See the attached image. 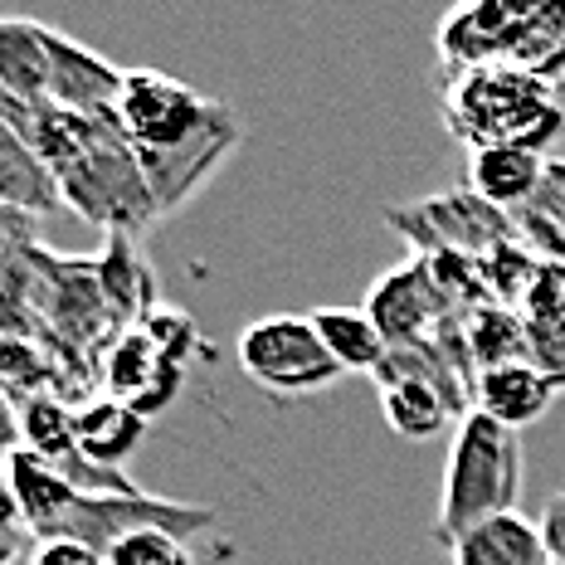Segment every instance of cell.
I'll return each mask as SVG.
<instances>
[{
	"instance_id": "cell-1",
	"label": "cell",
	"mask_w": 565,
	"mask_h": 565,
	"mask_svg": "<svg viewBox=\"0 0 565 565\" xmlns=\"http://www.w3.org/2000/svg\"><path fill=\"white\" fill-rule=\"evenodd\" d=\"M117 127L137 151L161 215L181 210L215 181V171L239 151L244 122L220 98H205L191 84L157 68H127Z\"/></svg>"
},
{
	"instance_id": "cell-2",
	"label": "cell",
	"mask_w": 565,
	"mask_h": 565,
	"mask_svg": "<svg viewBox=\"0 0 565 565\" xmlns=\"http://www.w3.org/2000/svg\"><path fill=\"white\" fill-rule=\"evenodd\" d=\"M444 117L449 132L468 147H532L541 151L561 132L565 108L556 84L526 74L516 64L449 68L444 84Z\"/></svg>"
},
{
	"instance_id": "cell-3",
	"label": "cell",
	"mask_w": 565,
	"mask_h": 565,
	"mask_svg": "<svg viewBox=\"0 0 565 565\" xmlns=\"http://www.w3.org/2000/svg\"><path fill=\"white\" fill-rule=\"evenodd\" d=\"M516 492H522V434L488 419L482 409H468L454 424L439 516H434V541L454 546L478 522L516 512Z\"/></svg>"
},
{
	"instance_id": "cell-4",
	"label": "cell",
	"mask_w": 565,
	"mask_h": 565,
	"mask_svg": "<svg viewBox=\"0 0 565 565\" xmlns=\"http://www.w3.org/2000/svg\"><path fill=\"white\" fill-rule=\"evenodd\" d=\"M58 191H64V205L78 210L88 225H98L108 234H127V239H137L141 230H151L161 220L151 181L141 171L137 151L127 147L122 127L103 132L84 157L68 161L58 171Z\"/></svg>"
},
{
	"instance_id": "cell-5",
	"label": "cell",
	"mask_w": 565,
	"mask_h": 565,
	"mask_svg": "<svg viewBox=\"0 0 565 565\" xmlns=\"http://www.w3.org/2000/svg\"><path fill=\"white\" fill-rule=\"evenodd\" d=\"M234 361H239V371L249 375L258 391H268L278 399L317 395L347 375L337 366L332 351H327V341L317 337L308 312H268L258 322H249Z\"/></svg>"
},
{
	"instance_id": "cell-6",
	"label": "cell",
	"mask_w": 565,
	"mask_h": 565,
	"mask_svg": "<svg viewBox=\"0 0 565 565\" xmlns=\"http://www.w3.org/2000/svg\"><path fill=\"white\" fill-rule=\"evenodd\" d=\"M395 230L409 234V244H429V254H468L482 258L492 254L502 239H508V220L502 210H492L488 200L468 195H439V200H419L409 210H395L385 215Z\"/></svg>"
},
{
	"instance_id": "cell-7",
	"label": "cell",
	"mask_w": 565,
	"mask_h": 565,
	"mask_svg": "<svg viewBox=\"0 0 565 565\" xmlns=\"http://www.w3.org/2000/svg\"><path fill=\"white\" fill-rule=\"evenodd\" d=\"M449 292L439 288V278L429 274V264L415 258L405 268H391L381 274V282L371 288L366 298V312L375 317V327L385 332L391 347H409V341H429L434 337V322H444L449 312Z\"/></svg>"
},
{
	"instance_id": "cell-8",
	"label": "cell",
	"mask_w": 565,
	"mask_h": 565,
	"mask_svg": "<svg viewBox=\"0 0 565 565\" xmlns=\"http://www.w3.org/2000/svg\"><path fill=\"white\" fill-rule=\"evenodd\" d=\"M103 381H108L113 399H122V405H132L151 419L181 391V361H171L167 351L151 341L147 327H132V332L117 337L113 351L103 356Z\"/></svg>"
},
{
	"instance_id": "cell-9",
	"label": "cell",
	"mask_w": 565,
	"mask_h": 565,
	"mask_svg": "<svg viewBox=\"0 0 565 565\" xmlns=\"http://www.w3.org/2000/svg\"><path fill=\"white\" fill-rule=\"evenodd\" d=\"M84 492L74 488V478L54 463V458L25 449V444H10L6 454V502L25 516V526L34 536H54V526L74 512V502Z\"/></svg>"
},
{
	"instance_id": "cell-10",
	"label": "cell",
	"mask_w": 565,
	"mask_h": 565,
	"mask_svg": "<svg viewBox=\"0 0 565 565\" xmlns=\"http://www.w3.org/2000/svg\"><path fill=\"white\" fill-rule=\"evenodd\" d=\"M122 68H113L103 54H93L88 44L68 40V34L54 30V74H50V103L68 113H117V98H122Z\"/></svg>"
},
{
	"instance_id": "cell-11",
	"label": "cell",
	"mask_w": 565,
	"mask_h": 565,
	"mask_svg": "<svg viewBox=\"0 0 565 565\" xmlns=\"http://www.w3.org/2000/svg\"><path fill=\"white\" fill-rule=\"evenodd\" d=\"M556 381L536 366V361H508L478 375L473 385V409L488 419L508 424V429H526V424L546 419V409L556 405Z\"/></svg>"
},
{
	"instance_id": "cell-12",
	"label": "cell",
	"mask_w": 565,
	"mask_h": 565,
	"mask_svg": "<svg viewBox=\"0 0 565 565\" xmlns=\"http://www.w3.org/2000/svg\"><path fill=\"white\" fill-rule=\"evenodd\" d=\"M54 30L25 15L0 20V88L20 103H50Z\"/></svg>"
},
{
	"instance_id": "cell-13",
	"label": "cell",
	"mask_w": 565,
	"mask_h": 565,
	"mask_svg": "<svg viewBox=\"0 0 565 565\" xmlns=\"http://www.w3.org/2000/svg\"><path fill=\"white\" fill-rule=\"evenodd\" d=\"M541 181H546V161L532 147H478L468 161V191L488 200L502 215H516L522 205H532Z\"/></svg>"
},
{
	"instance_id": "cell-14",
	"label": "cell",
	"mask_w": 565,
	"mask_h": 565,
	"mask_svg": "<svg viewBox=\"0 0 565 565\" xmlns=\"http://www.w3.org/2000/svg\"><path fill=\"white\" fill-rule=\"evenodd\" d=\"M454 565H551L546 541H541V522L522 512H502L492 522H478L449 546Z\"/></svg>"
},
{
	"instance_id": "cell-15",
	"label": "cell",
	"mask_w": 565,
	"mask_h": 565,
	"mask_svg": "<svg viewBox=\"0 0 565 565\" xmlns=\"http://www.w3.org/2000/svg\"><path fill=\"white\" fill-rule=\"evenodd\" d=\"M0 200L10 210H25V215H54L64 205L54 167L30 147L25 137H15L10 127H0Z\"/></svg>"
},
{
	"instance_id": "cell-16",
	"label": "cell",
	"mask_w": 565,
	"mask_h": 565,
	"mask_svg": "<svg viewBox=\"0 0 565 565\" xmlns=\"http://www.w3.org/2000/svg\"><path fill=\"white\" fill-rule=\"evenodd\" d=\"M147 439V415L122 399L103 395V399H88L78 405V454L88 463H103V468H122L127 458L141 449Z\"/></svg>"
},
{
	"instance_id": "cell-17",
	"label": "cell",
	"mask_w": 565,
	"mask_h": 565,
	"mask_svg": "<svg viewBox=\"0 0 565 565\" xmlns=\"http://www.w3.org/2000/svg\"><path fill=\"white\" fill-rule=\"evenodd\" d=\"M312 327L327 341V351L337 356L341 371H366L375 375L381 361L391 356V341L375 327V317L366 308H312Z\"/></svg>"
},
{
	"instance_id": "cell-18",
	"label": "cell",
	"mask_w": 565,
	"mask_h": 565,
	"mask_svg": "<svg viewBox=\"0 0 565 565\" xmlns=\"http://www.w3.org/2000/svg\"><path fill=\"white\" fill-rule=\"evenodd\" d=\"M15 444L64 463V458L78 454V409H68L54 391H40L15 405Z\"/></svg>"
},
{
	"instance_id": "cell-19",
	"label": "cell",
	"mask_w": 565,
	"mask_h": 565,
	"mask_svg": "<svg viewBox=\"0 0 565 565\" xmlns=\"http://www.w3.org/2000/svg\"><path fill=\"white\" fill-rule=\"evenodd\" d=\"M463 327H468V351H473L478 375L492 366H508V361H532V327H526V317L502 308V302H488Z\"/></svg>"
},
{
	"instance_id": "cell-20",
	"label": "cell",
	"mask_w": 565,
	"mask_h": 565,
	"mask_svg": "<svg viewBox=\"0 0 565 565\" xmlns=\"http://www.w3.org/2000/svg\"><path fill=\"white\" fill-rule=\"evenodd\" d=\"M108 565H195V551L185 536L147 526V532H132L117 541L108 551Z\"/></svg>"
},
{
	"instance_id": "cell-21",
	"label": "cell",
	"mask_w": 565,
	"mask_h": 565,
	"mask_svg": "<svg viewBox=\"0 0 565 565\" xmlns=\"http://www.w3.org/2000/svg\"><path fill=\"white\" fill-rule=\"evenodd\" d=\"M526 327H532V361L556 381V391H565V312L526 317Z\"/></svg>"
},
{
	"instance_id": "cell-22",
	"label": "cell",
	"mask_w": 565,
	"mask_h": 565,
	"mask_svg": "<svg viewBox=\"0 0 565 565\" xmlns=\"http://www.w3.org/2000/svg\"><path fill=\"white\" fill-rule=\"evenodd\" d=\"M137 327H147L151 341H157V347L167 351L171 361H181V366H185V351H191L195 341H200V337H195V322H191V317H185V312H167V308H151V312L141 317Z\"/></svg>"
},
{
	"instance_id": "cell-23",
	"label": "cell",
	"mask_w": 565,
	"mask_h": 565,
	"mask_svg": "<svg viewBox=\"0 0 565 565\" xmlns=\"http://www.w3.org/2000/svg\"><path fill=\"white\" fill-rule=\"evenodd\" d=\"M25 565H108V556L78 536H40Z\"/></svg>"
},
{
	"instance_id": "cell-24",
	"label": "cell",
	"mask_w": 565,
	"mask_h": 565,
	"mask_svg": "<svg viewBox=\"0 0 565 565\" xmlns=\"http://www.w3.org/2000/svg\"><path fill=\"white\" fill-rule=\"evenodd\" d=\"M541 541H546L551 565H565V492H556L541 512Z\"/></svg>"
},
{
	"instance_id": "cell-25",
	"label": "cell",
	"mask_w": 565,
	"mask_h": 565,
	"mask_svg": "<svg viewBox=\"0 0 565 565\" xmlns=\"http://www.w3.org/2000/svg\"><path fill=\"white\" fill-rule=\"evenodd\" d=\"M15 565H25V561H15Z\"/></svg>"
}]
</instances>
